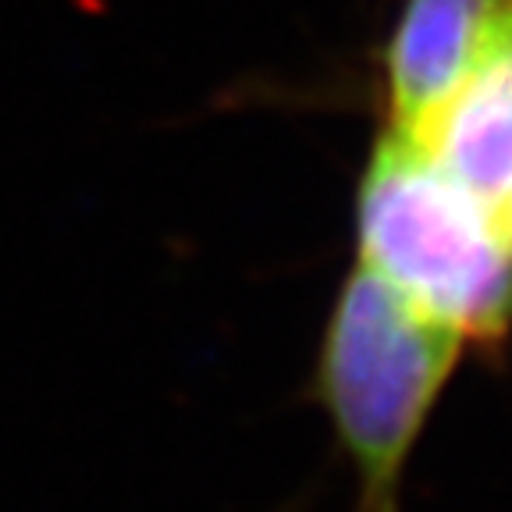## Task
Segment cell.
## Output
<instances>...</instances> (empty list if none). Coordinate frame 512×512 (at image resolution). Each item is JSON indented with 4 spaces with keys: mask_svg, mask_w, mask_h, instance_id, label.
<instances>
[{
    "mask_svg": "<svg viewBox=\"0 0 512 512\" xmlns=\"http://www.w3.org/2000/svg\"><path fill=\"white\" fill-rule=\"evenodd\" d=\"M491 217H495L498 232H502V239L509 242V249H512V185L505 189L502 200H498L495 207H491Z\"/></svg>",
    "mask_w": 512,
    "mask_h": 512,
    "instance_id": "4",
    "label": "cell"
},
{
    "mask_svg": "<svg viewBox=\"0 0 512 512\" xmlns=\"http://www.w3.org/2000/svg\"><path fill=\"white\" fill-rule=\"evenodd\" d=\"M416 146L488 210L505 196L512 185V8L491 32L470 79Z\"/></svg>",
    "mask_w": 512,
    "mask_h": 512,
    "instance_id": "3",
    "label": "cell"
},
{
    "mask_svg": "<svg viewBox=\"0 0 512 512\" xmlns=\"http://www.w3.org/2000/svg\"><path fill=\"white\" fill-rule=\"evenodd\" d=\"M463 338L360 264L320 349V399L367 484L370 512H392L395 484Z\"/></svg>",
    "mask_w": 512,
    "mask_h": 512,
    "instance_id": "2",
    "label": "cell"
},
{
    "mask_svg": "<svg viewBox=\"0 0 512 512\" xmlns=\"http://www.w3.org/2000/svg\"><path fill=\"white\" fill-rule=\"evenodd\" d=\"M363 264L473 342L512 328V249L495 217L413 139L384 132L356 203Z\"/></svg>",
    "mask_w": 512,
    "mask_h": 512,
    "instance_id": "1",
    "label": "cell"
}]
</instances>
